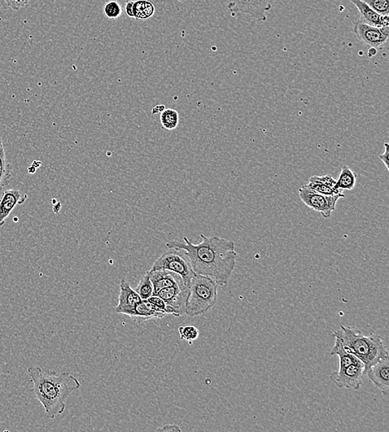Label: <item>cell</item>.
I'll return each mask as SVG.
<instances>
[{
  "mask_svg": "<svg viewBox=\"0 0 389 432\" xmlns=\"http://www.w3.org/2000/svg\"><path fill=\"white\" fill-rule=\"evenodd\" d=\"M202 241L194 244L185 237L183 241H170L168 248L185 253L196 274L211 278L220 286H226L237 265L238 254L234 241L218 237L200 234Z\"/></svg>",
  "mask_w": 389,
  "mask_h": 432,
  "instance_id": "1",
  "label": "cell"
},
{
  "mask_svg": "<svg viewBox=\"0 0 389 432\" xmlns=\"http://www.w3.org/2000/svg\"><path fill=\"white\" fill-rule=\"evenodd\" d=\"M28 373L33 383V394L49 419L63 414L66 401L81 387L78 379L68 373L43 371L39 366H29Z\"/></svg>",
  "mask_w": 389,
  "mask_h": 432,
  "instance_id": "2",
  "label": "cell"
},
{
  "mask_svg": "<svg viewBox=\"0 0 389 432\" xmlns=\"http://www.w3.org/2000/svg\"><path fill=\"white\" fill-rule=\"evenodd\" d=\"M335 343L360 359L365 366V373L371 366L388 357V348L378 335L365 336L361 332L341 326L333 334Z\"/></svg>",
  "mask_w": 389,
  "mask_h": 432,
  "instance_id": "3",
  "label": "cell"
},
{
  "mask_svg": "<svg viewBox=\"0 0 389 432\" xmlns=\"http://www.w3.org/2000/svg\"><path fill=\"white\" fill-rule=\"evenodd\" d=\"M218 283L213 278L207 276L196 274L192 278L185 314L190 317L202 315L215 306L218 301Z\"/></svg>",
  "mask_w": 389,
  "mask_h": 432,
  "instance_id": "4",
  "label": "cell"
},
{
  "mask_svg": "<svg viewBox=\"0 0 389 432\" xmlns=\"http://www.w3.org/2000/svg\"><path fill=\"white\" fill-rule=\"evenodd\" d=\"M151 271L155 270H166L178 274L183 283L189 286L192 278L196 276L190 262L185 253L176 248H169L168 251L161 255L153 264Z\"/></svg>",
  "mask_w": 389,
  "mask_h": 432,
  "instance_id": "5",
  "label": "cell"
},
{
  "mask_svg": "<svg viewBox=\"0 0 389 432\" xmlns=\"http://www.w3.org/2000/svg\"><path fill=\"white\" fill-rule=\"evenodd\" d=\"M298 194L305 206L321 213L323 218L329 219L331 213L335 211L336 204L341 198H344L343 192L335 195H326L310 190L307 186H301Z\"/></svg>",
  "mask_w": 389,
  "mask_h": 432,
  "instance_id": "6",
  "label": "cell"
},
{
  "mask_svg": "<svg viewBox=\"0 0 389 432\" xmlns=\"http://www.w3.org/2000/svg\"><path fill=\"white\" fill-rule=\"evenodd\" d=\"M273 0H234L227 6V10L234 16L238 14L250 15L260 22L268 20L266 13L272 10Z\"/></svg>",
  "mask_w": 389,
  "mask_h": 432,
  "instance_id": "7",
  "label": "cell"
},
{
  "mask_svg": "<svg viewBox=\"0 0 389 432\" xmlns=\"http://www.w3.org/2000/svg\"><path fill=\"white\" fill-rule=\"evenodd\" d=\"M365 366L362 362L353 364L346 368H339L337 372L330 375L331 381L339 388L357 391L363 383V377L365 374Z\"/></svg>",
  "mask_w": 389,
  "mask_h": 432,
  "instance_id": "8",
  "label": "cell"
},
{
  "mask_svg": "<svg viewBox=\"0 0 389 432\" xmlns=\"http://www.w3.org/2000/svg\"><path fill=\"white\" fill-rule=\"evenodd\" d=\"M155 295L160 297L169 305L174 311V316L181 317L185 313L187 301L190 295V287L185 283L165 288L157 292Z\"/></svg>",
  "mask_w": 389,
  "mask_h": 432,
  "instance_id": "9",
  "label": "cell"
},
{
  "mask_svg": "<svg viewBox=\"0 0 389 432\" xmlns=\"http://www.w3.org/2000/svg\"><path fill=\"white\" fill-rule=\"evenodd\" d=\"M142 300L141 297L137 291L132 289L130 283L125 278L121 279L119 298H118V304L115 308L116 313L132 318L135 308Z\"/></svg>",
  "mask_w": 389,
  "mask_h": 432,
  "instance_id": "10",
  "label": "cell"
},
{
  "mask_svg": "<svg viewBox=\"0 0 389 432\" xmlns=\"http://www.w3.org/2000/svg\"><path fill=\"white\" fill-rule=\"evenodd\" d=\"M27 194L17 189H7L0 196V228L6 224L13 209L27 200Z\"/></svg>",
  "mask_w": 389,
  "mask_h": 432,
  "instance_id": "11",
  "label": "cell"
},
{
  "mask_svg": "<svg viewBox=\"0 0 389 432\" xmlns=\"http://www.w3.org/2000/svg\"><path fill=\"white\" fill-rule=\"evenodd\" d=\"M351 1L358 8V12H360V17L358 21L379 28L383 34L388 36V15L381 16L378 15L363 0H351Z\"/></svg>",
  "mask_w": 389,
  "mask_h": 432,
  "instance_id": "12",
  "label": "cell"
},
{
  "mask_svg": "<svg viewBox=\"0 0 389 432\" xmlns=\"http://www.w3.org/2000/svg\"><path fill=\"white\" fill-rule=\"evenodd\" d=\"M353 31L360 40L374 49H380L388 40V36L379 28L357 21Z\"/></svg>",
  "mask_w": 389,
  "mask_h": 432,
  "instance_id": "13",
  "label": "cell"
},
{
  "mask_svg": "<svg viewBox=\"0 0 389 432\" xmlns=\"http://www.w3.org/2000/svg\"><path fill=\"white\" fill-rule=\"evenodd\" d=\"M367 376L374 385L379 388L382 394L388 399L389 396V357L378 362L367 371Z\"/></svg>",
  "mask_w": 389,
  "mask_h": 432,
  "instance_id": "14",
  "label": "cell"
},
{
  "mask_svg": "<svg viewBox=\"0 0 389 432\" xmlns=\"http://www.w3.org/2000/svg\"><path fill=\"white\" fill-rule=\"evenodd\" d=\"M148 271L150 273V278L154 286L155 295L165 288L176 286L183 283L182 278L173 272L166 271V270L151 271L150 269Z\"/></svg>",
  "mask_w": 389,
  "mask_h": 432,
  "instance_id": "15",
  "label": "cell"
},
{
  "mask_svg": "<svg viewBox=\"0 0 389 432\" xmlns=\"http://www.w3.org/2000/svg\"><path fill=\"white\" fill-rule=\"evenodd\" d=\"M166 315L161 309L155 305L148 302L147 299H142L135 309L132 320L143 322L151 320H162Z\"/></svg>",
  "mask_w": 389,
  "mask_h": 432,
  "instance_id": "16",
  "label": "cell"
},
{
  "mask_svg": "<svg viewBox=\"0 0 389 432\" xmlns=\"http://www.w3.org/2000/svg\"><path fill=\"white\" fill-rule=\"evenodd\" d=\"M12 177V168L6 158V151L1 136H0V196L4 187L10 182Z\"/></svg>",
  "mask_w": 389,
  "mask_h": 432,
  "instance_id": "17",
  "label": "cell"
},
{
  "mask_svg": "<svg viewBox=\"0 0 389 432\" xmlns=\"http://www.w3.org/2000/svg\"><path fill=\"white\" fill-rule=\"evenodd\" d=\"M356 184V174L348 165H344L341 168L340 176L336 181L335 189L341 192L343 191H351L355 188Z\"/></svg>",
  "mask_w": 389,
  "mask_h": 432,
  "instance_id": "18",
  "label": "cell"
},
{
  "mask_svg": "<svg viewBox=\"0 0 389 432\" xmlns=\"http://www.w3.org/2000/svg\"><path fill=\"white\" fill-rule=\"evenodd\" d=\"M155 8L150 0H135L134 17L137 20H146L155 15Z\"/></svg>",
  "mask_w": 389,
  "mask_h": 432,
  "instance_id": "19",
  "label": "cell"
},
{
  "mask_svg": "<svg viewBox=\"0 0 389 432\" xmlns=\"http://www.w3.org/2000/svg\"><path fill=\"white\" fill-rule=\"evenodd\" d=\"M178 112L174 109L168 108L161 112L160 122L165 130L176 129L178 125Z\"/></svg>",
  "mask_w": 389,
  "mask_h": 432,
  "instance_id": "20",
  "label": "cell"
},
{
  "mask_svg": "<svg viewBox=\"0 0 389 432\" xmlns=\"http://www.w3.org/2000/svg\"><path fill=\"white\" fill-rule=\"evenodd\" d=\"M135 290L137 292V294L144 300L148 299L155 295L154 286H153L148 271L141 278Z\"/></svg>",
  "mask_w": 389,
  "mask_h": 432,
  "instance_id": "21",
  "label": "cell"
},
{
  "mask_svg": "<svg viewBox=\"0 0 389 432\" xmlns=\"http://www.w3.org/2000/svg\"><path fill=\"white\" fill-rule=\"evenodd\" d=\"M178 334L181 339L189 344H192L199 337V330L194 325L179 326Z\"/></svg>",
  "mask_w": 389,
  "mask_h": 432,
  "instance_id": "22",
  "label": "cell"
},
{
  "mask_svg": "<svg viewBox=\"0 0 389 432\" xmlns=\"http://www.w3.org/2000/svg\"><path fill=\"white\" fill-rule=\"evenodd\" d=\"M305 186L309 187L310 190L322 195H335L341 193V191L334 188H330V187L327 186L326 185L323 184V183L316 180V179L313 177L310 178L308 184Z\"/></svg>",
  "mask_w": 389,
  "mask_h": 432,
  "instance_id": "23",
  "label": "cell"
},
{
  "mask_svg": "<svg viewBox=\"0 0 389 432\" xmlns=\"http://www.w3.org/2000/svg\"><path fill=\"white\" fill-rule=\"evenodd\" d=\"M103 12L107 19L116 20L122 15V8L121 4L116 1V0H112V1L105 4Z\"/></svg>",
  "mask_w": 389,
  "mask_h": 432,
  "instance_id": "24",
  "label": "cell"
},
{
  "mask_svg": "<svg viewBox=\"0 0 389 432\" xmlns=\"http://www.w3.org/2000/svg\"><path fill=\"white\" fill-rule=\"evenodd\" d=\"M372 10L381 16L389 14V0H363Z\"/></svg>",
  "mask_w": 389,
  "mask_h": 432,
  "instance_id": "25",
  "label": "cell"
},
{
  "mask_svg": "<svg viewBox=\"0 0 389 432\" xmlns=\"http://www.w3.org/2000/svg\"><path fill=\"white\" fill-rule=\"evenodd\" d=\"M148 302L155 305L157 308H159L166 314H172L174 315V311L169 308V305L165 302V301L160 298L158 295H154L147 299Z\"/></svg>",
  "mask_w": 389,
  "mask_h": 432,
  "instance_id": "26",
  "label": "cell"
},
{
  "mask_svg": "<svg viewBox=\"0 0 389 432\" xmlns=\"http://www.w3.org/2000/svg\"><path fill=\"white\" fill-rule=\"evenodd\" d=\"M29 1V0H6L8 7L15 11L20 10V8L27 6Z\"/></svg>",
  "mask_w": 389,
  "mask_h": 432,
  "instance_id": "27",
  "label": "cell"
},
{
  "mask_svg": "<svg viewBox=\"0 0 389 432\" xmlns=\"http://www.w3.org/2000/svg\"><path fill=\"white\" fill-rule=\"evenodd\" d=\"M388 143H384V152L383 154L379 156V159L382 161V163L384 164V165H386V167L387 169V171H389V167H388V154H389V151H388Z\"/></svg>",
  "mask_w": 389,
  "mask_h": 432,
  "instance_id": "28",
  "label": "cell"
},
{
  "mask_svg": "<svg viewBox=\"0 0 389 432\" xmlns=\"http://www.w3.org/2000/svg\"><path fill=\"white\" fill-rule=\"evenodd\" d=\"M134 2H135V0H128V1L125 3V14L130 17H134V14H133Z\"/></svg>",
  "mask_w": 389,
  "mask_h": 432,
  "instance_id": "29",
  "label": "cell"
},
{
  "mask_svg": "<svg viewBox=\"0 0 389 432\" xmlns=\"http://www.w3.org/2000/svg\"><path fill=\"white\" fill-rule=\"evenodd\" d=\"M157 431H181L182 430L181 427H179L177 425L169 424V425H165L162 427H160V429H157Z\"/></svg>",
  "mask_w": 389,
  "mask_h": 432,
  "instance_id": "30",
  "label": "cell"
},
{
  "mask_svg": "<svg viewBox=\"0 0 389 432\" xmlns=\"http://www.w3.org/2000/svg\"><path fill=\"white\" fill-rule=\"evenodd\" d=\"M165 110L164 105H157L154 108L152 109L153 114H158V113H161Z\"/></svg>",
  "mask_w": 389,
  "mask_h": 432,
  "instance_id": "31",
  "label": "cell"
},
{
  "mask_svg": "<svg viewBox=\"0 0 389 432\" xmlns=\"http://www.w3.org/2000/svg\"><path fill=\"white\" fill-rule=\"evenodd\" d=\"M376 52H377V50L374 49V47H370L369 50V57L372 58L374 55H376Z\"/></svg>",
  "mask_w": 389,
  "mask_h": 432,
  "instance_id": "32",
  "label": "cell"
}]
</instances>
